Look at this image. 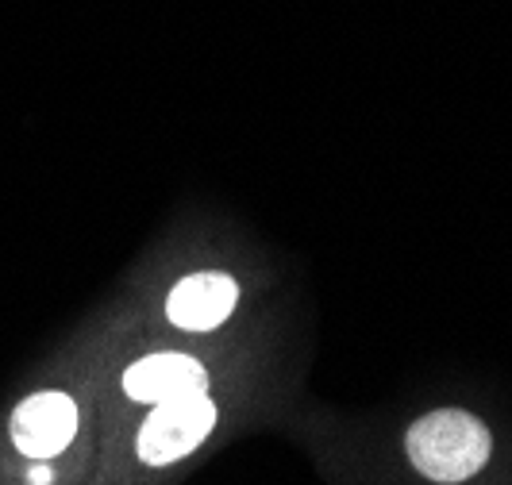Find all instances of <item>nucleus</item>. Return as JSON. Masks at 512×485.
I'll return each mask as SVG.
<instances>
[{
  "mask_svg": "<svg viewBox=\"0 0 512 485\" xmlns=\"http://www.w3.org/2000/svg\"><path fill=\"white\" fill-rule=\"evenodd\" d=\"M405 451L416 474H424L428 482L459 485L486 470L493 455V435L474 412L436 409L409 428Z\"/></svg>",
  "mask_w": 512,
  "mask_h": 485,
  "instance_id": "obj_1",
  "label": "nucleus"
},
{
  "mask_svg": "<svg viewBox=\"0 0 512 485\" xmlns=\"http://www.w3.org/2000/svg\"><path fill=\"white\" fill-rule=\"evenodd\" d=\"M216 420H220V412L208 393H189V397L151 405V412L143 416V424L135 432V455L143 466H154V470L178 466L212 435Z\"/></svg>",
  "mask_w": 512,
  "mask_h": 485,
  "instance_id": "obj_2",
  "label": "nucleus"
},
{
  "mask_svg": "<svg viewBox=\"0 0 512 485\" xmlns=\"http://www.w3.org/2000/svg\"><path fill=\"white\" fill-rule=\"evenodd\" d=\"M77 428H81V405L74 397L66 389H39L12 409L8 439L24 459L51 462L70 451Z\"/></svg>",
  "mask_w": 512,
  "mask_h": 485,
  "instance_id": "obj_3",
  "label": "nucleus"
},
{
  "mask_svg": "<svg viewBox=\"0 0 512 485\" xmlns=\"http://www.w3.org/2000/svg\"><path fill=\"white\" fill-rule=\"evenodd\" d=\"M124 393L135 405H162L189 393H208V370L201 358L181 351H154L124 370Z\"/></svg>",
  "mask_w": 512,
  "mask_h": 485,
  "instance_id": "obj_4",
  "label": "nucleus"
},
{
  "mask_svg": "<svg viewBox=\"0 0 512 485\" xmlns=\"http://www.w3.org/2000/svg\"><path fill=\"white\" fill-rule=\"evenodd\" d=\"M239 305V285L231 274L205 270L181 278L166 297V316L181 332H212L228 320Z\"/></svg>",
  "mask_w": 512,
  "mask_h": 485,
  "instance_id": "obj_5",
  "label": "nucleus"
}]
</instances>
